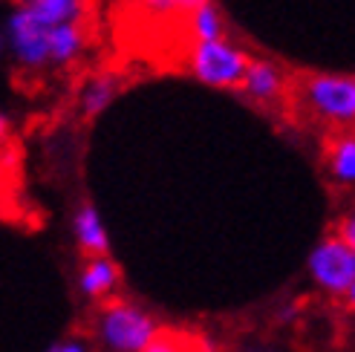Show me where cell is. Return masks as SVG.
I'll use <instances>...</instances> for the list:
<instances>
[{
    "label": "cell",
    "mask_w": 355,
    "mask_h": 352,
    "mask_svg": "<svg viewBox=\"0 0 355 352\" xmlns=\"http://www.w3.org/2000/svg\"><path fill=\"white\" fill-rule=\"evenodd\" d=\"M9 133H12V125H9V116L0 110V148L9 142Z\"/></svg>",
    "instance_id": "obj_18"
},
{
    "label": "cell",
    "mask_w": 355,
    "mask_h": 352,
    "mask_svg": "<svg viewBox=\"0 0 355 352\" xmlns=\"http://www.w3.org/2000/svg\"><path fill=\"white\" fill-rule=\"evenodd\" d=\"M49 46V67H69L73 61L81 58L87 49V32L84 24H58L52 26L46 35Z\"/></svg>",
    "instance_id": "obj_8"
},
{
    "label": "cell",
    "mask_w": 355,
    "mask_h": 352,
    "mask_svg": "<svg viewBox=\"0 0 355 352\" xmlns=\"http://www.w3.org/2000/svg\"><path fill=\"white\" fill-rule=\"evenodd\" d=\"M121 280V272L119 266L107 257H87L84 266H81V274H78V289L84 297H90V301H104L107 294L116 292Z\"/></svg>",
    "instance_id": "obj_7"
},
{
    "label": "cell",
    "mask_w": 355,
    "mask_h": 352,
    "mask_svg": "<svg viewBox=\"0 0 355 352\" xmlns=\"http://www.w3.org/2000/svg\"><path fill=\"white\" fill-rule=\"evenodd\" d=\"M329 170L338 182L355 185V139H341V142L332 148Z\"/></svg>",
    "instance_id": "obj_14"
},
{
    "label": "cell",
    "mask_w": 355,
    "mask_h": 352,
    "mask_svg": "<svg viewBox=\"0 0 355 352\" xmlns=\"http://www.w3.org/2000/svg\"><path fill=\"white\" fill-rule=\"evenodd\" d=\"M21 3L46 29L58 24H84V15H87V0H21Z\"/></svg>",
    "instance_id": "obj_9"
},
{
    "label": "cell",
    "mask_w": 355,
    "mask_h": 352,
    "mask_svg": "<svg viewBox=\"0 0 355 352\" xmlns=\"http://www.w3.org/2000/svg\"><path fill=\"white\" fill-rule=\"evenodd\" d=\"M136 3L156 15V17H168V15H191L193 9H200L202 3H208V0H136Z\"/></svg>",
    "instance_id": "obj_15"
},
{
    "label": "cell",
    "mask_w": 355,
    "mask_h": 352,
    "mask_svg": "<svg viewBox=\"0 0 355 352\" xmlns=\"http://www.w3.org/2000/svg\"><path fill=\"white\" fill-rule=\"evenodd\" d=\"M191 69L202 84L240 87L248 69V55L228 41H200L191 55Z\"/></svg>",
    "instance_id": "obj_3"
},
{
    "label": "cell",
    "mask_w": 355,
    "mask_h": 352,
    "mask_svg": "<svg viewBox=\"0 0 355 352\" xmlns=\"http://www.w3.org/2000/svg\"><path fill=\"white\" fill-rule=\"evenodd\" d=\"M306 101L332 125H355V78L312 76L306 81Z\"/></svg>",
    "instance_id": "obj_4"
},
{
    "label": "cell",
    "mask_w": 355,
    "mask_h": 352,
    "mask_svg": "<svg viewBox=\"0 0 355 352\" xmlns=\"http://www.w3.org/2000/svg\"><path fill=\"white\" fill-rule=\"evenodd\" d=\"M6 49V44H3V21H0V52Z\"/></svg>",
    "instance_id": "obj_20"
},
{
    "label": "cell",
    "mask_w": 355,
    "mask_h": 352,
    "mask_svg": "<svg viewBox=\"0 0 355 352\" xmlns=\"http://www.w3.org/2000/svg\"><path fill=\"white\" fill-rule=\"evenodd\" d=\"M309 272L321 289L347 294V289L355 283V252L338 237H329L309 254Z\"/></svg>",
    "instance_id": "obj_5"
},
{
    "label": "cell",
    "mask_w": 355,
    "mask_h": 352,
    "mask_svg": "<svg viewBox=\"0 0 355 352\" xmlns=\"http://www.w3.org/2000/svg\"><path fill=\"white\" fill-rule=\"evenodd\" d=\"M347 303H349V306L355 309V283H352V286L347 289Z\"/></svg>",
    "instance_id": "obj_19"
},
{
    "label": "cell",
    "mask_w": 355,
    "mask_h": 352,
    "mask_svg": "<svg viewBox=\"0 0 355 352\" xmlns=\"http://www.w3.org/2000/svg\"><path fill=\"white\" fill-rule=\"evenodd\" d=\"M116 93H119V81H116V76H96V78H90L84 84V90H81V113L87 116V118H96V116H101L104 110L110 107V101L116 98Z\"/></svg>",
    "instance_id": "obj_12"
},
{
    "label": "cell",
    "mask_w": 355,
    "mask_h": 352,
    "mask_svg": "<svg viewBox=\"0 0 355 352\" xmlns=\"http://www.w3.org/2000/svg\"><path fill=\"white\" fill-rule=\"evenodd\" d=\"M223 15L220 9L211 3H202L200 9L191 12V32L197 35V41H220L223 38Z\"/></svg>",
    "instance_id": "obj_13"
},
{
    "label": "cell",
    "mask_w": 355,
    "mask_h": 352,
    "mask_svg": "<svg viewBox=\"0 0 355 352\" xmlns=\"http://www.w3.org/2000/svg\"><path fill=\"white\" fill-rule=\"evenodd\" d=\"M46 352H90V349H87V344L78 338H64L58 344H52Z\"/></svg>",
    "instance_id": "obj_17"
},
{
    "label": "cell",
    "mask_w": 355,
    "mask_h": 352,
    "mask_svg": "<svg viewBox=\"0 0 355 352\" xmlns=\"http://www.w3.org/2000/svg\"><path fill=\"white\" fill-rule=\"evenodd\" d=\"M141 352H211V344L197 332L176 326H156L153 338L141 346Z\"/></svg>",
    "instance_id": "obj_11"
},
{
    "label": "cell",
    "mask_w": 355,
    "mask_h": 352,
    "mask_svg": "<svg viewBox=\"0 0 355 352\" xmlns=\"http://www.w3.org/2000/svg\"><path fill=\"white\" fill-rule=\"evenodd\" d=\"M335 237H338L341 243H347L349 249L355 252V211H352V214H349L347 220H341V225H338V234H335Z\"/></svg>",
    "instance_id": "obj_16"
},
{
    "label": "cell",
    "mask_w": 355,
    "mask_h": 352,
    "mask_svg": "<svg viewBox=\"0 0 355 352\" xmlns=\"http://www.w3.org/2000/svg\"><path fill=\"white\" fill-rule=\"evenodd\" d=\"M73 234L84 257H107L110 254V237L93 202H81L73 220Z\"/></svg>",
    "instance_id": "obj_6"
},
{
    "label": "cell",
    "mask_w": 355,
    "mask_h": 352,
    "mask_svg": "<svg viewBox=\"0 0 355 352\" xmlns=\"http://www.w3.org/2000/svg\"><path fill=\"white\" fill-rule=\"evenodd\" d=\"M240 87L257 101H275L283 93V76L269 61H248V69Z\"/></svg>",
    "instance_id": "obj_10"
},
{
    "label": "cell",
    "mask_w": 355,
    "mask_h": 352,
    "mask_svg": "<svg viewBox=\"0 0 355 352\" xmlns=\"http://www.w3.org/2000/svg\"><path fill=\"white\" fill-rule=\"evenodd\" d=\"M46 35L49 29L24 3L12 6L9 15L3 17V44L12 61L21 69H26V73H41V69L49 67Z\"/></svg>",
    "instance_id": "obj_2"
},
{
    "label": "cell",
    "mask_w": 355,
    "mask_h": 352,
    "mask_svg": "<svg viewBox=\"0 0 355 352\" xmlns=\"http://www.w3.org/2000/svg\"><path fill=\"white\" fill-rule=\"evenodd\" d=\"M156 326L159 324L141 306L130 301H110L98 312L96 332L110 352H141V346L153 338Z\"/></svg>",
    "instance_id": "obj_1"
}]
</instances>
